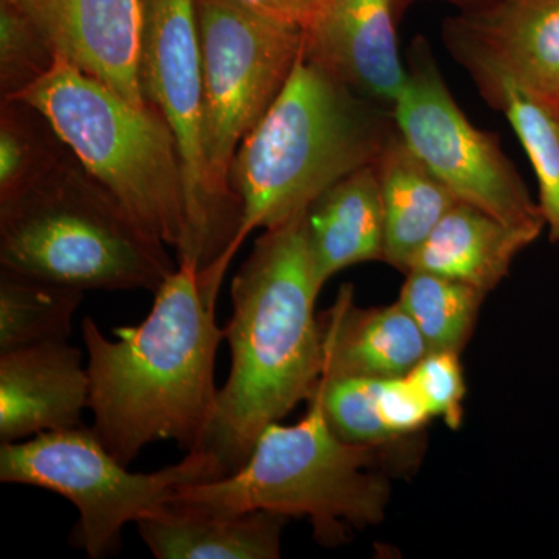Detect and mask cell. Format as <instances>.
<instances>
[{"instance_id":"1","label":"cell","mask_w":559,"mask_h":559,"mask_svg":"<svg viewBox=\"0 0 559 559\" xmlns=\"http://www.w3.org/2000/svg\"><path fill=\"white\" fill-rule=\"evenodd\" d=\"M221 283L178 264L154 294L148 318L114 329L116 341L94 319L83 320L92 429L121 465L156 441H176L187 452L204 447L218 407L216 353L226 337L216 325Z\"/></svg>"},{"instance_id":"2","label":"cell","mask_w":559,"mask_h":559,"mask_svg":"<svg viewBox=\"0 0 559 559\" xmlns=\"http://www.w3.org/2000/svg\"><path fill=\"white\" fill-rule=\"evenodd\" d=\"M307 212L267 229L231 282L229 378L204 447L219 479L241 468L264 429L301 401L323 377L322 330L316 316L319 283L307 242Z\"/></svg>"},{"instance_id":"3","label":"cell","mask_w":559,"mask_h":559,"mask_svg":"<svg viewBox=\"0 0 559 559\" xmlns=\"http://www.w3.org/2000/svg\"><path fill=\"white\" fill-rule=\"evenodd\" d=\"M395 131L392 108L301 53L285 90L231 160L230 189L241 207L237 249L250 231L288 223L345 176L374 164Z\"/></svg>"},{"instance_id":"4","label":"cell","mask_w":559,"mask_h":559,"mask_svg":"<svg viewBox=\"0 0 559 559\" xmlns=\"http://www.w3.org/2000/svg\"><path fill=\"white\" fill-rule=\"evenodd\" d=\"M308 404L297 425L267 426L240 469L223 479L186 485L171 506L216 514L267 510L307 516L323 546L344 543L349 525L381 524L392 495L381 463L395 454L396 441L380 447L347 443L330 429L318 392Z\"/></svg>"},{"instance_id":"5","label":"cell","mask_w":559,"mask_h":559,"mask_svg":"<svg viewBox=\"0 0 559 559\" xmlns=\"http://www.w3.org/2000/svg\"><path fill=\"white\" fill-rule=\"evenodd\" d=\"M0 266L80 290L156 294L178 270L70 153L43 178L0 201Z\"/></svg>"},{"instance_id":"6","label":"cell","mask_w":559,"mask_h":559,"mask_svg":"<svg viewBox=\"0 0 559 559\" xmlns=\"http://www.w3.org/2000/svg\"><path fill=\"white\" fill-rule=\"evenodd\" d=\"M39 110L84 170L157 240L186 248V186L159 110L135 106L69 62L16 97Z\"/></svg>"},{"instance_id":"7","label":"cell","mask_w":559,"mask_h":559,"mask_svg":"<svg viewBox=\"0 0 559 559\" xmlns=\"http://www.w3.org/2000/svg\"><path fill=\"white\" fill-rule=\"evenodd\" d=\"M194 3L201 46L205 175L221 212L240 231V202L229 183L231 160L285 90L304 51V28L229 0Z\"/></svg>"},{"instance_id":"8","label":"cell","mask_w":559,"mask_h":559,"mask_svg":"<svg viewBox=\"0 0 559 559\" xmlns=\"http://www.w3.org/2000/svg\"><path fill=\"white\" fill-rule=\"evenodd\" d=\"M219 479L216 460L193 451L157 473H131L86 426L0 444V481L58 492L79 510L70 543L92 559L120 549L121 532L168 506L180 488Z\"/></svg>"},{"instance_id":"9","label":"cell","mask_w":559,"mask_h":559,"mask_svg":"<svg viewBox=\"0 0 559 559\" xmlns=\"http://www.w3.org/2000/svg\"><path fill=\"white\" fill-rule=\"evenodd\" d=\"M139 84L175 135L186 186V248L178 264L226 274L238 229L209 189L202 153V66L194 0H140Z\"/></svg>"},{"instance_id":"10","label":"cell","mask_w":559,"mask_h":559,"mask_svg":"<svg viewBox=\"0 0 559 559\" xmlns=\"http://www.w3.org/2000/svg\"><path fill=\"white\" fill-rule=\"evenodd\" d=\"M406 62V84L393 116L412 151L460 202L510 226L546 227L538 202L503 153L499 134L466 119L423 36L412 40Z\"/></svg>"},{"instance_id":"11","label":"cell","mask_w":559,"mask_h":559,"mask_svg":"<svg viewBox=\"0 0 559 559\" xmlns=\"http://www.w3.org/2000/svg\"><path fill=\"white\" fill-rule=\"evenodd\" d=\"M395 0H319L304 28V58L362 97L392 108L407 72L400 58Z\"/></svg>"},{"instance_id":"12","label":"cell","mask_w":559,"mask_h":559,"mask_svg":"<svg viewBox=\"0 0 559 559\" xmlns=\"http://www.w3.org/2000/svg\"><path fill=\"white\" fill-rule=\"evenodd\" d=\"M441 36L487 55L558 117L559 0H476Z\"/></svg>"},{"instance_id":"13","label":"cell","mask_w":559,"mask_h":559,"mask_svg":"<svg viewBox=\"0 0 559 559\" xmlns=\"http://www.w3.org/2000/svg\"><path fill=\"white\" fill-rule=\"evenodd\" d=\"M58 58L145 106L139 84L140 0H16Z\"/></svg>"},{"instance_id":"14","label":"cell","mask_w":559,"mask_h":559,"mask_svg":"<svg viewBox=\"0 0 559 559\" xmlns=\"http://www.w3.org/2000/svg\"><path fill=\"white\" fill-rule=\"evenodd\" d=\"M90 396V370L68 341L0 355V441L79 428Z\"/></svg>"},{"instance_id":"15","label":"cell","mask_w":559,"mask_h":559,"mask_svg":"<svg viewBox=\"0 0 559 559\" xmlns=\"http://www.w3.org/2000/svg\"><path fill=\"white\" fill-rule=\"evenodd\" d=\"M323 344L322 378L407 377L428 355L418 326L396 301L358 308L352 286H342L333 307L319 316Z\"/></svg>"},{"instance_id":"16","label":"cell","mask_w":559,"mask_h":559,"mask_svg":"<svg viewBox=\"0 0 559 559\" xmlns=\"http://www.w3.org/2000/svg\"><path fill=\"white\" fill-rule=\"evenodd\" d=\"M307 242L320 288L349 266L384 260V210L374 164L345 176L312 202Z\"/></svg>"},{"instance_id":"17","label":"cell","mask_w":559,"mask_h":559,"mask_svg":"<svg viewBox=\"0 0 559 559\" xmlns=\"http://www.w3.org/2000/svg\"><path fill=\"white\" fill-rule=\"evenodd\" d=\"M543 229L510 226L457 202L415 253L407 272H432L488 294L498 288L514 259L538 240Z\"/></svg>"},{"instance_id":"18","label":"cell","mask_w":559,"mask_h":559,"mask_svg":"<svg viewBox=\"0 0 559 559\" xmlns=\"http://www.w3.org/2000/svg\"><path fill=\"white\" fill-rule=\"evenodd\" d=\"M286 522L267 510L216 514L168 503L139 521L138 530L157 559H277Z\"/></svg>"},{"instance_id":"19","label":"cell","mask_w":559,"mask_h":559,"mask_svg":"<svg viewBox=\"0 0 559 559\" xmlns=\"http://www.w3.org/2000/svg\"><path fill=\"white\" fill-rule=\"evenodd\" d=\"M455 61L468 72L491 108L506 114L527 153L539 186V209L549 238L559 242V119L521 87L491 58L462 40L443 38Z\"/></svg>"},{"instance_id":"20","label":"cell","mask_w":559,"mask_h":559,"mask_svg":"<svg viewBox=\"0 0 559 559\" xmlns=\"http://www.w3.org/2000/svg\"><path fill=\"white\" fill-rule=\"evenodd\" d=\"M384 210V263L406 274L411 260L457 198L407 145L396 127L374 162Z\"/></svg>"},{"instance_id":"21","label":"cell","mask_w":559,"mask_h":559,"mask_svg":"<svg viewBox=\"0 0 559 559\" xmlns=\"http://www.w3.org/2000/svg\"><path fill=\"white\" fill-rule=\"evenodd\" d=\"M84 290L0 267V355L64 342Z\"/></svg>"},{"instance_id":"22","label":"cell","mask_w":559,"mask_h":559,"mask_svg":"<svg viewBox=\"0 0 559 559\" xmlns=\"http://www.w3.org/2000/svg\"><path fill=\"white\" fill-rule=\"evenodd\" d=\"M485 296L457 280L411 271L401 288L399 304L418 326L428 353L460 355L476 325Z\"/></svg>"},{"instance_id":"23","label":"cell","mask_w":559,"mask_h":559,"mask_svg":"<svg viewBox=\"0 0 559 559\" xmlns=\"http://www.w3.org/2000/svg\"><path fill=\"white\" fill-rule=\"evenodd\" d=\"M69 154L46 117L28 103L0 106V201L16 197Z\"/></svg>"},{"instance_id":"24","label":"cell","mask_w":559,"mask_h":559,"mask_svg":"<svg viewBox=\"0 0 559 559\" xmlns=\"http://www.w3.org/2000/svg\"><path fill=\"white\" fill-rule=\"evenodd\" d=\"M58 55L16 0H0V95L20 97L57 64Z\"/></svg>"},{"instance_id":"25","label":"cell","mask_w":559,"mask_h":559,"mask_svg":"<svg viewBox=\"0 0 559 559\" xmlns=\"http://www.w3.org/2000/svg\"><path fill=\"white\" fill-rule=\"evenodd\" d=\"M378 385L373 378H322L318 390L330 429L353 444L380 447L393 439L378 414Z\"/></svg>"},{"instance_id":"26","label":"cell","mask_w":559,"mask_h":559,"mask_svg":"<svg viewBox=\"0 0 559 559\" xmlns=\"http://www.w3.org/2000/svg\"><path fill=\"white\" fill-rule=\"evenodd\" d=\"M457 353H428L407 374L418 390L430 417L459 429L463 419L466 385Z\"/></svg>"},{"instance_id":"27","label":"cell","mask_w":559,"mask_h":559,"mask_svg":"<svg viewBox=\"0 0 559 559\" xmlns=\"http://www.w3.org/2000/svg\"><path fill=\"white\" fill-rule=\"evenodd\" d=\"M377 401L378 414L393 439H406L432 418L409 377L380 380Z\"/></svg>"},{"instance_id":"28","label":"cell","mask_w":559,"mask_h":559,"mask_svg":"<svg viewBox=\"0 0 559 559\" xmlns=\"http://www.w3.org/2000/svg\"><path fill=\"white\" fill-rule=\"evenodd\" d=\"M229 2L275 20L300 25L301 28L310 24L319 7V0H229Z\"/></svg>"},{"instance_id":"29","label":"cell","mask_w":559,"mask_h":559,"mask_svg":"<svg viewBox=\"0 0 559 559\" xmlns=\"http://www.w3.org/2000/svg\"><path fill=\"white\" fill-rule=\"evenodd\" d=\"M447 2L455 3V5L462 9V7L469 5V3L476 2V0H447Z\"/></svg>"},{"instance_id":"30","label":"cell","mask_w":559,"mask_h":559,"mask_svg":"<svg viewBox=\"0 0 559 559\" xmlns=\"http://www.w3.org/2000/svg\"><path fill=\"white\" fill-rule=\"evenodd\" d=\"M407 2H409V0H395L396 16H400L401 10L404 9Z\"/></svg>"},{"instance_id":"31","label":"cell","mask_w":559,"mask_h":559,"mask_svg":"<svg viewBox=\"0 0 559 559\" xmlns=\"http://www.w3.org/2000/svg\"><path fill=\"white\" fill-rule=\"evenodd\" d=\"M558 119H559V110H558Z\"/></svg>"}]
</instances>
